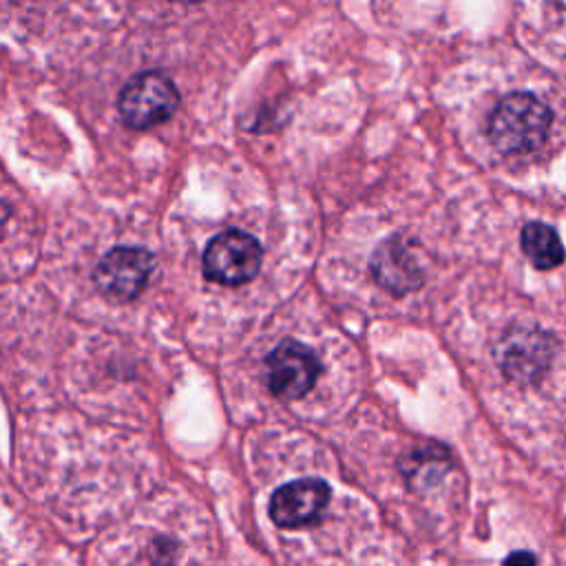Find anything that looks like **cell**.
Wrapping results in <instances>:
<instances>
[{
    "label": "cell",
    "instance_id": "6da1fadb",
    "mask_svg": "<svg viewBox=\"0 0 566 566\" xmlns=\"http://www.w3.org/2000/svg\"><path fill=\"white\" fill-rule=\"evenodd\" d=\"M553 126V111L535 93L515 91L497 102L489 115V139L504 155L537 150Z\"/></svg>",
    "mask_w": 566,
    "mask_h": 566
},
{
    "label": "cell",
    "instance_id": "7a4b0ae2",
    "mask_svg": "<svg viewBox=\"0 0 566 566\" xmlns=\"http://www.w3.org/2000/svg\"><path fill=\"white\" fill-rule=\"evenodd\" d=\"M179 91L161 71H146L130 77L117 97V111L126 126L135 130L153 128L175 115Z\"/></svg>",
    "mask_w": 566,
    "mask_h": 566
},
{
    "label": "cell",
    "instance_id": "3957f363",
    "mask_svg": "<svg viewBox=\"0 0 566 566\" xmlns=\"http://www.w3.org/2000/svg\"><path fill=\"white\" fill-rule=\"evenodd\" d=\"M557 352V340L528 325H515L495 345V363L502 374L517 385L537 382L551 367Z\"/></svg>",
    "mask_w": 566,
    "mask_h": 566
},
{
    "label": "cell",
    "instance_id": "277c9868",
    "mask_svg": "<svg viewBox=\"0 0 566 566\" xmlns=\"http://www.w3.org/2000/svg\"><path fill=\"white\" fill-rule=\"evenodd\" d=\"M263 263L261 243L237 228L214 234L203 250V274L221 285H243L252 281Z\"/></svg>",
    "mask_w": 566,
    "mask_h": 566
},
{
    "label": "cell",
    "instance_id": "5b68a950",
    "mask_svg": "<svg viewBox=\"0 0 566 566\" xmlns=\"http://www.w3.org/2000/svg\"><path fill=\"white\" fill-rule=\"evenodd\" d=\"M155 270V256L139 245H115L95 265L97 290L119 303L135 301Z\"/></svg>",
    "mask_w": 566,
    "mask_h": 566
},
{
    "label": "cell",
    "instance_id": "8992f818",
    "mask_svg": "<svg viewBox=\"0 0 566 566\" xmlns=\"http://www.w3.org/2000/svg\"><path fill=\"white\" fill-rule=\"evenodd\" d=\"M321 374L316 352L294 338L281 340L265 358V382L272 396L296 400L312 391Z\"/></svg>",
    "mask_w": 566,
    "mask_h": 566
},
{
    "label": "cell",
    "instance_id": "52a82bcc",
    "mask_svg": "<svg viewBox=\"0 0 566 566\" xmlns=\"http://www.w3.org/2000/svg\"><path fill=\"white\" fill-rule=\"evenodd\" d=\"M332 489L321 478H301L281 484L270 495V520L279 528H303L321 520L329 504Z\"/></svg>",
    "mask_w": 566,
    "mask_h": 566
},
{
    "label": "cell",
    "instance_id": "ba28073f",
    "mask_svg": "<svg viewBox=\"0 0 566 566\" xmlns=\"http://www.w3.org/2000/svg\"><path fill=\"white\" fill-rule=\"evenodd\" d=\"M369 274L394 296H402L422 285V270L416 263L413 252L407 248V241L398 234L385 239L374 250L369 259Z\"/></svg>",
    "mask_w": 566,
    "mask_h": 566
},
{
    "label": "cell",
    "instance_id": "9c48e42d",
    "mask_svg": "<svg viewBox=\"0 0 566 566\" xmlns=\"http://www.w3.org/2000/svg\"><path fill=\"white\" fill-rule=\"evenodd\" d=\"M520 243H522L526 259L539 270H551L564 261L562 241H559L557 232L546 223H539V221L526 223L522 228Z\"/></svg>",
    "mask_w": 566,
    "mask_h": 566
},
{
    "label": "cell",
    "instance_id": "30bf717a",
    "mask_svg": "<svg viewBox=\"0 0 566 566\" xmlns=\"http://www.w3.org/2000/svg\"><path fill=\"white\" fill-rule=\"evenodd\" d=\"M539 18L548 22V31L566 40V0H537Z\"/></svg>",
    "mask_w": 566,
    "mask_h": 566
},
{
    "label": "cell",
    "instance_id": "8fae6325",
    "mask_svg": "<svg viewBox=\"0 0 566 566\" xmlns=\"http://www.w3.org/2000/svg\"><path fill=\"white\" fill-rule=\"evenodd\" d=\"M506 562H535V557L531 553H511Z\"/></svg>",
    "mask_w": 566,
    "mask_h": 566
},
{
    "label": "cell",
    "instance_id": "7c38bea8",
    "mask_svg": "<svg viewBox=\"0 0 566 566\" xmlns=\"http://www.w3.org/2000/svg\"><path fill=\"white\" fill-rule=\"evenodd\" d=\"M170 2H179V4H195V2H201V0H170Z\"/></svg>",
    "mask_w": 566,
    "mask_h": 566
}]
</instances>
